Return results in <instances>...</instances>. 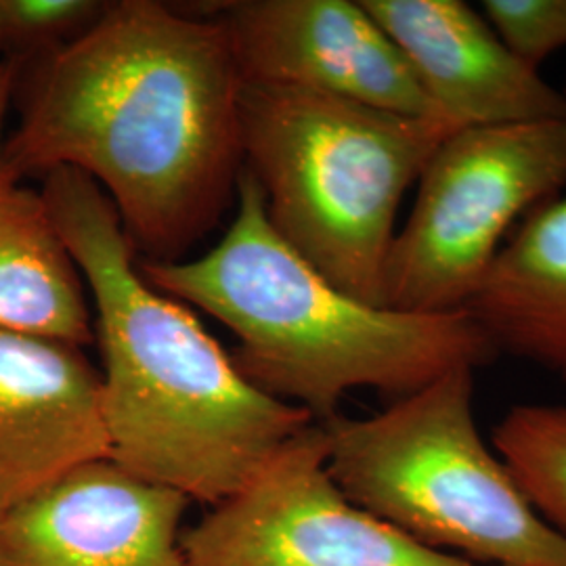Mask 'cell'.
Wrapping results in <instances>:
<instances>
[{
	"mask_svg": "<svg viewBox=\"0 0 566 566\" xmlns=\"http://www.w3.org/2000/svg\"><path fill=\"white\" fill-rule=\"evenodd\" d=\"M18 88L0 182L78 170L143 261H182L235 198L243 78L219 21L156 0L109 2L82 39L23 67Z\"/></svg>",
	"mask_w": 566,
	"mask_h": 566,
	"instance_id": "obj_1",
	"label": "cell"
},
{
	"mask_svg": "<svg viewBox=\"0 0 566 566\" xmlns=\"http://www.w3.org/2000/svg\"><path fill=\"white\" fill-rule=\"evenodd\" d=\"M42 198L93 298L109 460L219 506L317 420L243 378L185 304L145 282L114 203L72 168Z\"/></svg>",
	"mask_w": 566,
	"mask_h": 566,
	"instance_id": "obj_2",
	"label": "cell"
},
{
	"mask_svg": "<svg viewBox=\"0 0 566 566\" xmlns=\"http://www.w3.org/2000/svg\"><path fill=\"white\" fill-rule=\"evenodd\" d=\"M139 271L163 294L227 325L243 378L317 422L336 416L353 390L399 399L497 353L468 311L399 313L332 285L271 227L263 189L245 166L221 242L193 261L139 259Z\"/></svg>",
	"mask_w": 566,
	"mask_h": 566,
	"instance_id": "obj_3",
	"label": "cell"
},
{
	"mask_svg": "<svg viewBox=\"0 0 566 566\" xmlns=\"http://www.w3.org/2000/svg\"><path fill=\"white\" fill-rule=\"evenodd\" d=\"M240 124L277 235L344 294L386 308L399 206L458 128L266 84H243Z\"/></svg>",
	"mask_w": 566,
	"mask_h": 566,
	"instance_id": "obj_4",
	"label": "cell"
},
{
	"mask_svg": "<svg viewBox=\"0 0 566 566\" xmlns=\"http://www.w3.org/2000/svg\"><path fill=\"white\" fill-rule=\"evenodd\" d=\"M344 495L409 539L479 566H566V539L528 504L474 420L455 367L385 411L322 420Z\"/></svg>",
	"mask_w": 566,
	"mask_h": 566,
	"instance_id": "obj_5",
	"label": "cell"
},
{
	"mask_svg": "<svg viewBox=\"0 0 566 566\" xmlns=\"http://www.w3.org/2000/svg\"><path fill=\"white\" fill-rule=\"evenodd\" d=\"M565 185L566 118L453 130L426 164L416 203L397 229L386 263V308L464 311L507 231Z\"/></svg>",
	"mask_w": 566,
	"mask_h": 566,
	"instance_id": "obj_6",
	"label": "cell"
},
{
	"mask_svg": "<svg viewBox=\"0 0 566 566\" xmlns=\"http://www.w3.org/2000/svg\"><path fill=\"white\" fill-rule=\"evenodd\" d=\"M187 566H479L409 539L344 495L319 422L202 521L182 531Z\"/></svg>",
	"mask_w": 566,
	"mask_h": 566,
	"instance_id": "obj_7",
	"label": "cell"
},
{
	"mask_svg": "<svg viewBox=\"0 0 566 566\" xmlns=\"http://www.w3.org/2000/svg\"><path fill=\"white\" fill-rule=\"evenodd\" d=\"M212 13L243 84L301 88L439 118L401 51L361 0H235Z\"/></svg>",
	"mask_w": 566,
	"mask_h": 566,
	"instance_id": "obj_8",
	"label": "cell"
},
{
	"mask_svg": "<svg viewBox=\"0 0 566 566\" xmlns=\"http://www.w3.org/2000/svg\"><path fill=\"white\" fill-rule=\"evenodd\" d=\"M191 502L95 460L0 512V566H187Z\"/></svg>",
	"mask_w": 566,
	"mask_h": 566,
	"instance_id": "obj_9",
	"label": "cell"
},
{
	"mask_svg": "<svg viewBox=\"0 0 566 566\" xmlns=\"http://www.w3.org/2000/svg\"><path fill=\"white\" fill-rule=\"evenodd\" d=\"M411 67L439 118L497 126L566 118V93L518 60L462 0H361Z\"/></svg>",
	"mask_w": 566,
	"mask_h": 566,
	"instance_id": "obj_10",
	"label": "cell"
},
{
	"mask_svg": "<svg viewBox=\"0 0 566 566\" xmlns=\"http://www.w3.org/2000/svg\"><path fill=\"white\" fill-rule=\"evenodd\" d=\"M105 458L102 371L81 346L0 329V506Z\"/></svg>",
	"mask_w": 566,
	"mask_h": 566,
	"instance_id": "obj_11",
	"label": "cell"
},
{
	"mask_svg": "<svg viewBox=\"0 0 566 566\" xmlns=\"http://www.w3.org/2000/svg\"><path fill=\"white\" fill-rule=\"evenodd\" d=\"M464 311L497 350L566 380V196L526 217Z\"/></svg>",
	"mask_w": 566,
	"mask_h": 566,
	"instance_id": "obj_12",
	"label": "cell"
},
{
	"mask_svg": "<svg viewBox=\"0 0 566 566\" xmlns=\"http://www.w3.org/2000/svg\"><path fill=\"white\" fill-rule=\"evenodd\" d=\"M0 329L84 346L95 317L41 191L0 182Z\"/></svg>",
	"mask_w": 566,
	"mask_h": 566,
	"instance_id": "obj_13",
	"label": "cell"
},
{
	"mask_svg": "<svg viewBox=\"0 0 566 566\" xmlns=\"http://www.w3.org/2000/svg\"><path fill=\"white\" fill-rule=\"evenodd\" d=\"M493 449L535 512L566 539V403L516 405Z\"/></svg>",
	"mask_w": 566,
	"mask_h": 566,
	"instance_id": "obj_14",
	"label": "cell"
},
{
	"mask_svg": "<svg viewBox=\"0 0 566 566\" xmlns=\"http://www.w3.org/2000/svg\"><path fill=\"white\" fill-rule=\"evenodd\" d=\"M102 0H0V57L23 67L57 55L102 20Z\"/></svg>",
	"mask_w": 566,
	"mask_h": 566,
	"instance_id": "obj_15",
	"label": "cell"
},
{
	"mask_svg": "<svg viewBox=\"0 0 566 566\" xmlns=\"http://www.w3.org/2000/svg\"><path fill=\"white\" fill-rule=\"evenodd\" d=\"M481 13L500 41L535 70L566 49V0H483Z\"/></svg>",
	"mask_w": 566,
	"mask_h": 566,
	"instance_id": "obj_16",
	"label": "cell"
},
{
	"mask_svg": "<svg viewBox=\"0 0 566 566\" xmlns=\"http://www.w3.org/2000/svg\"><path fill=\"white\" fill-rule=\"evenodd\" d=\"M21 72H23V65H21L20 61H0V160H2V149H4V142H7L4 124H7L11 102L18 95Z\"/></svg>",
	"mask_w": 566,
	"mask_h": 566,
	"instance_id": "obj_17",
	"label": "cell"
},
{
	"mask_svg": "<svg viewBox=\"0 0 566 566\" xmlns=\"http://www.w3.org/2000/svg\"><path fill=\"white\" fill-rule=\"evenodd\" d=\"M2 510H4V506H0V512H2Z\"/></svg>",
	"mask_w": 566,
	"mask_h": 566,
	"instance_id": "obj_18",
	"label": "cell"
},
{
	"mask_svg": "<svg viewBox=\"0 0 566 566\" xmlns=\"http://www.w3.org/2000/svg\"><path fill=\"white\" fill-rule=\"evenodd\" d=\"M0 61H2V60H0Z\"/></svg>",
	"mask_w": 566,
	"mask_h": 566,
	"instance_id": "obj_19",
	"label": "cell"
}]
</instances>
